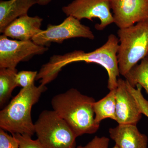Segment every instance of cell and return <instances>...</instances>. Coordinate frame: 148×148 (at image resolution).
Returning a JSON list of instances; mask_svg holds the SVG:
<instances>
[{"label":"cell","instance_id":"1","mask_svg":"<svg viewBox=\"0 0 148 148\" xmlns=\"http://www.w3.org/2000/svg\"><path fill=\"white\" fill-rule=\"evenodd\" d=\"M119 42V39L112 34L105 44L91 52L75 50L64 55H53L48 62L42 66L36 80H40L41 84L46 85L55 79L66 65L84 61L98 64L105 68L108 76V88L110 90L115 89L117 86V77L120 75L117 59Z\"/></svg>","mask_w":148,"mask_h":148},{"label":"cell","instance_id":"2","mask_svg":"<svg viewBox=\"0 0 148 148\" xmlns=\"http://www.w3.org/2000/svg\"><path fill=\"white\" fill-rule=\"evenodd\" d=\"M92 97L71 88L55 95L51 101L53 110L68 123L77 137L95 133L100 127L95 121Z\"/></svg>","mask_w":148,"mask_h":148},{"label":"cell","instance_id":"3","mask_svg":"<svg viewBox=\"0 0 148 148\" xmlns=\"http://www.w3.org/2000/svg\"><path fill=\"white\" fill-rule=\"evenodd\" d=\"M47 89L46 85L35 83L21 88L19 92L0 112V127L12 135L19 134L32 137L35 133L32 117V107Z\"/></svg>","mask_w":148,"mask_h":148},{"label":"cell","instance_id":"4","mask_svg":"<svg viewBox=\"0 0 148 148\" xmlns=\"http://www.w3.org/2000/svg\"><path fill=\"white\" fill-rule=\"evenodd\" d=\"M117 53L119 73L125 76L138 62L148 55V19L119 29Z\"/></svg>","mask_w":148,"mask_h":148},{"label":"cell","instance_id":"5","mask_svg":"<svg viewBox=\"0 0 148 148\" xmlns=\"http://www.w3.org/2000/svg\"><path fill=\"white\" fill-rule=\"evenodd\" d=\"M37 139L44 148H76L77 135L54 110H45L34 123Z\"/></svg>","mask_w":148,"mask_h":148},{"label":"cell","instance_id":"6","mask_svg":"<svg viewBox=\"0 0 148 148\" xmlns=\"http://www.w3.org/2000/svg\"><path fill=\"white\" fill-rule=\"evenodd\" d=\"M75 38L94 40L95 36L89 27L82 24L74 16H69L58 25L49 24L45 30H42L32 40L38 45L46 47L52 42L62 43L65 40Z\"/></svg>","mask_w":148,"mask_h":148},{"label":"cell","instance_id":"7","mask_svg":"<svg viewBox=\"0 0 148 148\" xmlns=\"http://www.w3.org/2000/svg\"><path fill=\"white\" fill-rule=\"evenodd\" d=\"M48 50L47 47L38 45L32 40L21 41L0 36V69H16L17 64L36 55Z\"/></svg>","mask_w":148,"mask_h":148},{"label":"cell","instance_id":"8","mask_svg":"<svg viewBox=\"0 0 148 148\" xmlns=\"http://www.w3.org/2000/svg\"><path fill=\"white\" fill-rule=\"evenodd\" d=\"M111 9L110 0H74L62 8L67 16H74L80 21L83 18L92 21L93 18H98L100 23L95 27L99 31L114 23Z\"/></svg>","mask_w":148,"mask_h":148},{"label":"cell","instance_id":"9","mask_svg":"<svg viewBox=\"0 0 148 148\" xmlns=\"http://www.w3.org/2000/svg\"><path fill=\"white\" fill-rule=\"evenodd\" d=\"M114 23L119 29L148 19V0H110Z\"/></svg>","mask_w":148,"mask_h":148},{"label":"cell","instance_id":"10","mask_svg":"<svg viewBox=\"0 0 148 148\" xmlns=\"http://www.w3.org/2000/svg\"><path fill=\"white\" fill-rule=\"evenodd\" d=\"M116 101L118 123L137 125L143 114L137 101L127 88L125 80L121 78L118 79Z\"/></svg>","mask_w":148,"mask_h":148},{"label":"cell","instance_id":"11","mask_svg":"<svg viewBox=\"0 0 148 148\" xmlns=\"http://www.w3.org/2000/svg\"><path fill=\"white\" fill-rule=\"evenodd\" d=\"M43 19L38 16L28 14L18 17L6 27L3 34L14 40L21 41L32 40L42 31Z\"/></svg>","mask_w":148,"mask_h":148},{"label":"cell","instance_id":"12","mask_svg":"<svg viewBox=\"0 0 148 148\" xmlns=\"http://www.w3.org/2000/svg\"><path fill=\"white\" fill-rule=\"evenodd\" d=\"M110 137L119 148H147L148 138L136 125H119L109 130Z\"/></svg>","mask_w":148,"mask_h":148},{"label":"cell","instance_id":"13","mask_svg":"<svg viewBox=\"0 0 148 148\" xmlns=\"http://www.w3.org/2000/svg\"><path fill=\"white\" fill-rule=\"evenodd\" d=\"M37 4L36 0H8L0 2V32L16 18L28 14V11Z\"/></svg>","mask_w":148,"mask_h":148},{"label":"cell","instance_id":"14","mask_svg":"<svg viewBox=\"0 0 148 148\" xmlns=\"http://www.w3.org/2000/svg\"><path fill=\"white\" fill-rule=\"evenodd\" d=\"M116 89L110 90L104 98L93 104L95 121L97 124L100 125L101 122L106 119L116 121Z\"/></svg>","mask_w":148,"mask_h":148},{"label":"cell","instance_id":"15","mask_svg":"<svg viewBox=\"0 0 148 148\" xmlns=\"http://www.w3.org/2000/svg\"><path fill=\"white\" fill-rule=\"evenodd\" d=\"M16 69H0V106L2 107L11 96L14 88L17 87Z\"/></svg>","mask_w":148,"mask_h":148},{"label":"cell","instance_id":"16","mask_svg":"<svg viewBox=\"0 0 148 148\" xmlns=\"http://www.w3.org/2000/svg\"><path fill=\"white\" fill-rule=\"evenodd\" d=\"M124 77L132 87L140 85L148 94V55L141 60L140 64L134 66Z\"/></svg>","mask_w":148,"mask_h":148},{"label":"cell","instance_id":"17","mask_svg":"<svg viewBox=\"0 0 148 148\" xmlns=\"http://www.w3.org/2000/svg\"><path fill=\"white\" fill-rule=\"evenodd\" d=\"M126 81L127 88L137 101L141 113L148 118V101L145 99L142 94L141 90L143 87L140 85L137 84L136 86L137 88H135L131 86L127 81Z\"/></svg>","mask_w":148,"mask_h":148},{"label":"cell","instance_id":"18","mask_svg":"<svg viewBox=\"0 0 148 148\" xmlns=\"http://www.w3.org/2000/svg\"><path fill=\"white\" fill-rule=\"evenodd\" d=\"M37 71H21L17 72L16 75V82L18 86L26 88L34 83L36 80Z\"/></svg>","mask_w":148,"mask_h":148},{"label":"cell","instance_id":"19","mask_svg":"<svg viewBox=\"0 0 148 148\" xmlns=\"http://www.w3.org/2000/svg\"><path fill=\"white\" fill-rule=\"evenodd\" d=\"M17 138L12 135H8L5 130L0 129V148H19Z\"/></svg>","mask_w":148,"mask_h":148},{"label":"cell","instance_id":"20","mask_svg":"<svg viewBox=\"0 0 148 148\" xmlns=\"http://www.w3.org/2000/svg\"><path fill=\"white\" fill-rule=\"evenodd\" d=\"M14 135L19 142V148H44L39 141L34 140L29 135L19 134H12Z\"/></svg>","mask_w":148,"mask_h":148},{"label":"cell","instance_id":"21","mask_svg":"<svg viewBox=\"0 0 148 148\" xmlns=\"http://www.w3.org/2000/svg\"><path fill=\"white\" fill-rule=\"evenodd\" d=\"M110 139L106 137L95 136L86 145L79 146L76 148H108Z\"/></svg>","mask_w":148,"mask_h":148},{"label":"cell","instance_id":"22","mask_svg":"<svg viewBox=\"0 0 148 148\" xmlns=\"http://www.w3.org/2000/svg\"><path fill=\"white\" fill-rule=\"evenodd\" d=\"M37 4L40 5H46L50 2L51 0H36Z\"/></svg>","mask_w":148,"mask_h":148},{"label":"cell","instance_id":"23","mask_svg":"<svg viewBox=\"0 0 148 148\" xmlns=\"http://www.w3.org/2000/svg\"><path fill=\"white\" fill-rule=\"evenodd\" d=\"M112 148H119L116 145H115L114 147H113Z\"/></svg>","mask_w":148,"mask_h":148}]
</instances>
